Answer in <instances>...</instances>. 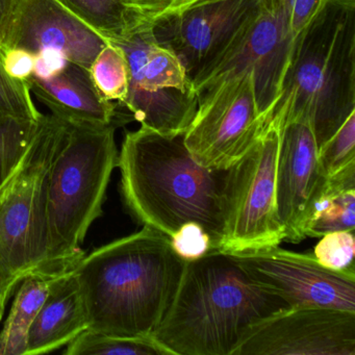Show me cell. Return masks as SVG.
Segmentation results:
<instances>
[{
  "label": "cell",
  "instance_id": "obj_16",
  "mask_svg": "<svg viewBox=\"0 0 355 355\" xmlns=\"http://www.w3.org/2000/svg\"><path fill=\"white\" fill-rule=\"evenodd\" d=\"M31 91L51 115L76 126H107L117 124L118 103L107 101L99 93L90 70L68 62L63 71L49 80L31 76Z\"/></svg>",
  "mask_w": 355,
  "mask_h": 355
},
{
  "label": "cell",
  "instance_id": "obj_7",
  "mask_svg": "<svg viewBox=\"0 0 355 355\" xmlns=\"http://www.w3.org/2000/svg\"><path fill=\"white\" fill-rule=\"evenodd\" d=\"M279 141V123L270 120L254 144L228 168L225 223L219 251L245 252L279 246L284 240L276 214Z\"/></svg>",
  "mask_w": 355,
  "mask_h": 355
},
{
  "label": "cell",
  "instance_id": "obj_25",
  "mask_svg": "<svg viewBox=\"0 0 355 355\" xmlns=\"http://www.w3.org/2000/svg\"><path fill=\"white\" fill-rule=\"evenodd\" d=\"M28 80H15L6 71L0 55V115L39 121L43 114L37 110Z\"/></svg>",
  "mask_w": 355,
  "mask_h": 355
},
{
  "label": "cell",
  "instance_id": "obj_18",
  "mask_svg": "<svg viewBox=\"0 0 355 355\" xmlns=\"http://www.w3.org/2000/svg\"><path fill=\"white\" fill-rule=\"evenodd\" d=\"M355 164L329 176L309 211L305 238H321L328 232L354 230Z\"/></svg>",
  "mask_w": 355,
  "mask_h": 355
},
{
  "label": "cell",
  "instance_id": "obj_22",
  "mask_svg": "<svg viewBox=\"0 0 355 355\" xmlns=\"http://www.w3.org/2000/svg\"><path fill=\"white\" fill-rule=\"evenodd\" d=\"M40 122L0 115V190L24 162Z\"/></svg>",
  "mask_w": 355,
  "mask_h": 355
},
{
  "label": "cell",
  "instance_id": "obj_3",
  "mask_svg": "<svg viewBox=\"0 0 355 355\" xmlns=\"http://www.w3.org/2000/svg\"><path fill=\"white\" fill-rule=\"evenodd\" d=\"M290 305L255 282L232 254L186 261L153 338L171 355H234L251 326Z\"/></svg>",
  "mask_w": 355,
  "mask_h": 355
},
{
  "label": "cell",
  "instance_id": "obj_5",
  "mask_svg": "<svg viewBox=\"0 0 355 355\" xmlns=\"http://www.w3.org/2000/svg\"><path fill=\"white\" fill-rule=\"evenodd\" d=\"M76 126L69 130L49 170L46 198V254L42 273L72 269L93 222L103 214L107 187L118 166L115 130Z\"/></svg>",
  "mask_w": 355,
  "mask_h": 355
},
{
  "label": "cell",
  "instance_id": "obj_27",
  "mask_svg": "<svg viewBox=\"0 0 355 355\" xmlns=\"http://www.w3.org/2000/svg\"><path fill=\"white\" fill-rule=\"evenodd\" d=\"M169 239L172 248L184 261L200 259L216 250L213 239L199 224H184Z\"/></svg>",
  "mask_w": 355,
  "mask_h": 355
},
{
  "label": "cell",
  "instance_id": "obj_11",
  "mask_svg": "<svg viewBox=\"0 0 355 355\" xmlns=\"http://www.w3.org/2000/svg\"><path fill=\"white\" fill-rule=\"evenodd\" d=\"M263 0H213L153 22L157 43L180 60L192 84L257 17Z\"/></svg>",
  "mask_w": 355,
  "mask_h": 355
},
{
  "label": "cell",
  "instance_id": "obj_4",
  "mask_svg": "<svg viewBox=\"0 0 355 355\" xmlns=\"http://www.w3.org/2000/svg\"><path fill=\"white\" fill-rule=\"evenodd\" d=\"M353 112L355 1L326 0L319 13L295 36L284 82L268 122H305L319 150Z\"/></svg>",
  "mask_w": 355,
  "mask_h": 355
},
{
  "label": "cell",
  "instance_id": "obj_6",
  "mask_svg": "<svg viewBox=\"0 0 355 355\" xmlns=\"http://www.w3.org/2000/svg\"><path fill=\"white\" fill-rule=\"evenodd\" d=\"M69 124L43 115L21 165L0 190V307L6 309L20 282L42 273L46 254L49 170Z\"/></svg>",
  "mask_w": 355,
  "mask_h": 355
},
{
  "label": "cell",
  "instance_id": "obj_31",
  "mask_svg": "<svg viewBox=\"0 0 355 355\" xmlns=\"http://www.w3.org/2000/svg\"><path fill=\"white\" fill-rule=\"evenodd\" d=\"M173 3V0H132L135 10L145 22L153 24L159 19Z\"/></svg>",
  "mask_w": 355,
  "mask_h": 355
},
{
  "label": "cell",
  "instance_id": "obj_21",
  "mask_svg": "<svg viewBox=\"0 0 355 355\" xmlns=\"http://www.w3.org/2000/svg\"><path fill=\"white\" fill-rule=\"evenodd\" d=\"M66 355H171L153 336H122L86 329L67 345Z\"/></svg>",
  "mask_w": 355,
  "mask_h": 355
},
{
  "label": "cell",
  "instance_id": "obj_15",
  "mask_svg": "<svg viewBox=\"0 0 355 355\" xmlns=\"http://www.w3.org/2000/svg\"><path fill=\"white\" fill-rule=\"evenodd\" d=\"M326 180L309 126L298 120L280 124L275 196L276 214L284 230V241L299 243L304 240L309 211Z\"/></svg>",
  "mask_w": 355,
  "mask_h": 355
},
{
  "label": "cell",
  "instance_id": "obj_20",
  "mask_svg": "<svg viewBox=\"0 0 355 355\" xmlns=\"http://www.w3.org/2000/svg\"><path fill=\"white\" fill-rule=\"evenodd\" d=\"M76 17L109 42H120L140 30L145 22L132 0H59Z\"/></svg>",
  "mask_w": 355,
  "mask_h": 355
},
{
  "label": "cell",
  "instance_id": "obj_35",
  "mask_svg": "<svg viewBox=\"0 0 355 355\" xmlns=\"http://www.w3.org/2000/svg\"><path fill=\"white\" fill-rule=\"evenodd\" d=\"M3 313H5V309H3L1 307H0V320H1V318H3Z\"/></svg>",
  "mask_w": 355,
  "mask_h": 355
},
{
  "label": "cell",
  "instance_id": "obj_28",
  "mask_svg": "<svg viewBox=\"0 0 355 355\" xmlns=\"http://www.w3.org/2000/svg\"><path fill=\"white\" fill-rule=\"evenodd\" d=\"M36 55L20 49H6L3 63L10 76L19 80H28L34 73Z\"/></svg>",
  "mask_w": 355,
  "mask_h": 355
},
{
  "label": "cell",
  "instance_id": "obj_12",
  "mask_svg": "<svg viewBox=\"0 0 355 355\" xmlns=\"http://www.w3.org/2000/svg\"><path fill=\"white\" fill-rule=\"evenodd\" d=\"M230 254L251 278L290 307L355 311V273L328 269L313 254L278 246Z\"/></svg>",
  "mask_w": 355,
  "mask_h": 355
},
{
  "label": "cell",
  "instance_id": "obj_13",
  "mask_svg": "<svg viewBox=\"0 0 355 355\" xmlns=\"http://www.w3.org/2000/svg\"><path fill=\"white\" fill-rule=\"evenodd\" d=\"M234 355H355V311H278L251 326Z\"/></svg>",
  "mask_w": 355,
  "mask_h": 355
},
{
  "label": "cell",
  "instance_id": "obj_33",
  "mask_svg": "<svg viewBox=\"0 0 355 355\" xmlns=\"http://www.w3.org/2000/svg\"><path fill=\"white\" fill-rule=\"evenodd\" d=\"M209 1H213V0H173V3L170 6L169 9H168L161 17L170 15V14L180 13V12L190 9V8L194 7V6L209 3Z\"/></svg>",
  "mask_w": 355,
  "mask_h": 355
},
{
  "label": "cell",
  "instance_id": "obj_1",
  "mask_svg": "<svg viewBox=\"0 0 355 355\" xmlns=\"http://www.w3.org/2000/svg\"><path fill=\"white\" fill-rule=\"evenodd\" d=\"M184 265L169 236L147 226L83 255L72 272L86 305L89 329L153 336L173 301Z\"/></svg>",
  "mask_w": 355,
  "mask_h": 355
},
{
  "label": "cell",
  "instance_id": "obj_24",
  "mask_svg": "<svg viewBox=\"0 0 355 355\" xmlns=\"http://www.w3.org/2000/svg\"><path fill=\"white\" fill-rule=\"evenodd\" d=\"M320 167L326 178L355 164V112L318 150Z\"/></svg>",
  "mask_w": 355,
  "mask_h": 355
},
{
  "label": "cell",
  "instance_id": "obj_30",
  "mask_svg": "<svg viewBox=\"0 0 355 355\" xmlns=\"http://www.w3.org/2000/svg\"><path fill=\"white\" fill-rule=\"evenodd\" d=\"M65 55L57 51H43L36 55L33 76L40 80H49L63 71L68 64Z\"/></svg>",
  "mask_w": 355,
  "mask_h": 355
},
{
  "label": "cell",
  "instance_id": "obj_34",
  "mask_svg": "<svg viewBox=\"0 0 355 355\" xmlns=\"http://www.w3.org/2000/svg\"><path fill=\"white\" fill-rule=\"evenodd\" d=\"M282 1H284V9H286V13H288V17H290L291 9H292L294 0H282Z\"/></svg>",
  "mask_w": 355,
  "mask_h": 355
},
{
  "label": "cell",
  "instance_id": "obj_8",
  "mask_svg": "<svg viewBox=\"0 0 355 355\" xmlns=\"http://www.w3.org/2000/svg\"><path fill=\"white\" fill-rule=\"evenodd\" d=\"M130 68V88L121 107L141 126L163 135L186 132L198 105L196 92L184 66L157 43L153 24H146L120 42Z\"/></svg>",
  "mask_w": 355,
  "mask_h": 355
},
{
  "label": "cell",
  "instance_id": "obj_2",
  "mask_svg": "<svg viewBox=\"0 0 355 355\" xmlns=\"http://www.w3.org/2000/svg\"><path fill=\"white\" fill-rule=\"evenodd\" d=\"M184 135L159 134L141 126L126 132L118 155L121 193L132 217L171 236L182 225L202 226L219 250L224 236L227 169L195 161Z\"/></svg>",
  "mask_w": 355,
  "mask_h": 355
},
{
  "label": "cell",
  "instance_id": "obj_9",
  "mask_svg": "<svg viewBox=\"0 0 355 355\" xmlns=\"http://www.w3.org/2000/svg\"><path fill=\"white\" fill-rule=\"evenodd\" d=\"M294 38L284 1L263 0L257 17L193 84L197 96L224 80L251 72L257 109L266 125L279 95Z\"/></svg>",
  "mask_w": 355,
  "mask_h": 355
},
{
  "label": "cell",
  "instance_id": "obj_14",
  "mask_svg": "<svg viewBox=\"0 0 355 355\" xmlns=\"http://www.w3.org/2000/svg\"><path fill=\"white\" fill-rule=\"evenodd\" d=\"M109 43L59 0H18L1 55L9 49H24L35 55L57 51L68 61L90 70Z\"/></svg>",
  "mask_w": 355,
  "mask_h": 355
},
{
  "label": "cell",
  "instance_id": "obj_26",
  "mask_svg": "<svg viewBox=\"0 0 355 355\" xmlns=\"http://www.w3.org/2000/svg\"><path fill=\"white\" fill-rule=\"evenodd\" d=\"M354 230L328 232L313 249V257L324 267L344 273H355Z\"/></svg>",
  "mask_w": 355,
  "mask_h": 355
},
{
  "label": "cell",
  "instance_id": "obj_10",
  "mask_svg": "<svg viewBox=\"0 0 355 355\" xmlns=\"http://www.w3.org/2000/svg\"><path fill=\"white\" fill-rule=\"evenodd\" d=\"M198 105L184 135L197 163L228 169L254 144L265 128L251 72H245L197 96Z\"/></svg>",
  "mask_w": 355,
  "mask_h": 355
},
{
  "label": "cell",
  "instance_id": "obj_29",
  "mask_svg": "<svg viewBox=\"0 0 355 355\" xmlns=\"http://www.w3.org/2000/svg\"><path fill=\"white\" fill-rule=\"evenodd\" d=\"M326 0H294L290 13L293 36L298 35L325 5Z\"/></svg>",
  "mask_w": 355,
  "mask_h": 355
},
{
  "label": "cell",
  "instance_id": "obj_19",
  "mask_svg": "<svg viewBox=\"0 0 355 355\" xmlns=\"http://www.w3.org/2000/svg\"><path fill=\"white\" fill-rule=\"evenodd\" d=\"M55 276L34 273L20 282L9 317L0 332V355H26L28 332Z\"/></svg>",
  "mask_w": 355,
  "mask_h": 355
},
{
  "label": "cell",
  "instance_id": "obj_23",
  "mask_svg": "<svg viewBox=\"0 0 355 355\" xmlns=\"http://www.w3.org/2000/svg\"><path fill=\"white\" fill-rule=\"evenodd\" d=\"M90 74L105 99L123 105L130 88V68L121 47L110 42L95 58Z\"/></svg>",
  "mask_w": 355,
  "mask_h": 355
},
{
  "label": "cell",
  "instance_id": "obj_32",
  "mask_svg": "<svg viewBox=\"0 0 355 355\" xmlns=\"http://www.w3.org/2000/svg\"><path fill=\"white\" fill-rule=\"evenodd\" d=\"M17 3L18 0H0V55Z\"/></svg>",
  "mask_w": 355,
  "mask_h": 355
},
{
  "label": "cell",
  "instance_id": "obj_17",
  "mask_svg": "<svg viewBox=\"0 0 355 355\" xmlns=\"http://www.w3.org/2000/svg\"><path fill=\"white\" fill-rule=\"evenodd\" d=\"M89 328L88 313L72 269L53 278L28 332L26 355L47 354L67 346Z\"/></svg>",
  "mask_w": 355,
  "mask_h": 355
}]
</instances>
